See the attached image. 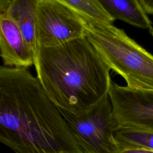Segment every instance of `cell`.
Segmentation results:
<instances>
[{"label": "cell", "instance_id": "13", "mask_svg": "<svg viewBox=\"0 0 153 153\" xmlns=\"http://www.w3.org/2000/svg\"><path fill=\"white\" fill-rule=\"evenodd\" d=\"M148 14H153V0H140Z\"/></svg>", "mask_w": 153, "mask_h": 153}, {"label": "cell", "instance_id": "14", "mask_svg": "<svg viewBox=\"0 0 153 153\" xmlns=\"http://www.w3.org/2000/svg\"><path fill=\"white\" fill-rule=\"evenodd\" d=\"M12 0H0V13H5Z\"/></svg>", "mask_w": 153, "mask_h": 153}, {"label": "cell", "instance_id": "6", "mask_svg": "<svg viewBox=\"0 0 153 153\" xmlns=\"http://www.w3.org/2000/svg\"><path fill=\"white\" fill-rule=\"evenodd\" d=\"M109 97L117 130L127 128L153 132V91L112 82Z\"/></svg>", "mask_w": 153, "mask_h": 153}, {"label": "cell", "instance_id": "5", "mask_svg": "<svg viewBox=\"0 0 153 153\" xmlns=\"http://www.w3.org/2000/svg\"><path fill=\"white\" fill-rule=\"evenodd\" d=\"M85 20L56 0H39L36 17V46L51 47L85 36Z\"/></svg>", "mask_w": 153, "mask_h": 153}, {"label": "cell", "instance_id": "10", "mask_svg": "<svg viewBox=\"0 0 153 153\" xmlns=\"http://www.w3.org/2000/svg\"><path fill=\"white\" fill-rule=\"evenodd\" d=\"M88 20L112 24L114 20L103 9L98 0H56Z\"/></svg>", "mask_w": 153, "mask_h": 153}, {"label": "cell", "instance_id": "12", "mask_svg": "<svg viewBox=\"0 0 153 153\" xmlns=\"http://www.w3.org/2000/svg\"><path fill=\"white\" fill-rule=\"evenodd\" d=\"M114 153H153V151L138 148L126 147L117 143L116 150Z\"/></svg>", "mask_w": 153, "mask_h": 153}, {"label": "cell", "instance_id": "15", "mask_svg": "<svg viewBox=\"0 0 153 153\" xmlns=\"http://www.w3.org/2000/svg\"><path fill=\"white\" fill-rule=\"evenodd\" d=\"M149 31V33H150V34L151 35V36L153 37V28L151 29Z\"/></svg>", "mask_w": 153, "mask_h": 153}, {"label": "cell", "instance_id": "2", "mask_svg": "<svg viewBox=\"0 0 153 153\" xmlns=\"http://www.w3.org/2000/svg\"><path fill=\"white\" fill-rule=\"evenodd\" d=\"M33 65L49 98L75 115L109 95L111 69L85 36L54 47L36 46Z\"/></svg>", "mask_w": 153, "mask_h": 153}, {"label": "cell", "instance_id": "3", "mask_svg": "<svg viewBox=\"0 0 153 153\" xmlns=\"http://www.w3.org/2000/svg\"><path fill=\"white\" fill-rule=\"evenodd\" d=\"M85 36L127 86L153 91V55L113 24L84 19Z\"/></svg>", "mask_w": 153, "mask_h": 153}, {"label": "cell", "instance_id": "1", "mask_svg": "<svg viewBox=\"0 0 153 153\" xmlns=\"http://www.w3.org/2000/svg\"><path fill=\"white\" fill-rule=\"evenodd\" d=\"M0 140L15 153H84L59 108L24 68H0Z\"/></svg>", "mask_w": 153, "mask_h": 153}, {"label": "cell", "instance_id": "11", "mask_svg": "<svg viewBox=\"0 0 153 153\" xmlns=\"http://www.w3.org/2000/svg\"><path fill=\"white\" fill-rule=\"evenodd\" d=\"M117 144L153 151V132L134 128H118L115 131Z\"/></svg>", "mask_w": 153, "mask_h": 153}, {"label": "cell", "instance_id": "8", "mask_svg": "<svg viewBox=\"0 0 153 153\" xmlns=\"http://www.w3.org/2000/svg\"><path fill=\"white\" fill-rule=\"evenodd\" d=\"M105 12L114 20H120L133 26L149 30L152 23L140 0H98Z\"/></svg>", "mask_w": 153, "mask_h": 153}, {"label": "cell", "instance_id": "7", "mask_svg": "<svg viewBox=\"0 0 153 153\" xmlns=\"http://www.w3.org/2000/svg\"><path fill=\"white\" fill-rule=\"evenodd\" d=\"M0 55L6 66L27 68L34 65V51L5 13H0Z\"/></svg>", "mask_w": 153, "mask_h": 153}, {"label": "cell", "instance_id": "9", "mask_svg": "<svg viewBox=\"0 0 153 153\" xmlns=\"http://www.w3.org/2000/svg\"><path fill=\"white\" fill-rule=\"evenodd\" d=\"M39 0H12L5 13L17 25L29 45L36 47V17Z\"/></svg>", "mask_w": 153, "mask_h": 153}, {"label": "cell", "instance_id": "4", "mask_svg": "<svg viewBox=\"0 0 153 153\" xmlns=\"http://www.w3.org/2000/svg\"><path fill=\"white\" fill-rule=\"evenodd\" d=\"M59 109L84 153L115 152L117 127L109 95L79 116Z\"/></svg>", "mask_w": 153, "mask_h": 153}]
</instances>
